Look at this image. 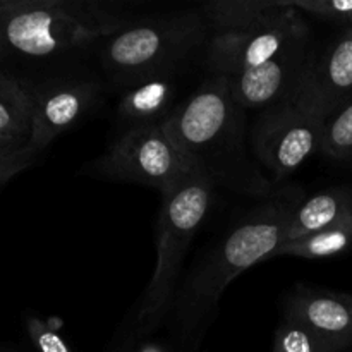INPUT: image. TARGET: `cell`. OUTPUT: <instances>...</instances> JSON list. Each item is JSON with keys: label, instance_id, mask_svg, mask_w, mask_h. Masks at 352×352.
Instances as JSON below:
<instances>
[{"label": "cell", "instance_id": "6", "mask_svg": "<svg viewBox=\"0 0 352 352\" xmlns=\"http://www.w3.org/2000/svg\"><path fill=\"white\" fill-rule=\"evenodd\" d=\"M198 170L164 120L153 126L127 129L105 153L86 165L82 174L103 181L148 186L165 196Z\"/></svg>", "mask_w": 352, "mask_h": 352}, {"label": "cell", "instance_id": "5", "mask_svg": "<svg viewBox=\"0 0 352 352\" xmlns=\"http://www.w3.org/2000/svg\"><path fill=\"white\" fill-rule=\"evenodd\" d=\"M210 24L201 9L165 14L131 23L102 43L105 72L127 88L175 69L205 41Z\"/></svg>", "mask_w": 352, "mask_h": 352}, {"label": "cell", "instance_id": "19", "mask_svg": "<svg viewBox=\"0 0 352 352\" xmlns=\"http://www.w3.org/2000/svg\"><path fill=\"white\" fill-rule=\"evenodd\" d=\"M272 352H323L311 332L296 320L284 316L274 337Z\"/></svg>", "mask_w": 352, "mask_h": 352}, {"label": "cell", "instance_id": "15", "mask_svg": "<svg viewBox=\"0 0 352 352\" xmlns=\"http://www.w3.org/2000/svg\"><path fill=\"white\" fill-rule=\"evenodd\" d=\"M278 0H217L201 7L210 28L219 33H236L270 16Z\"/></svg>", "mask_w": 352, "mask_h": 352}, {"label": "cell", "instance_id": "13", "mask_svg": "<svg viewBox=\"0 0 352 352\" xmlns=\"http://www.w3.org/2000/svg\"><path fill=\"white\" fill-rule=\"evenodd\" d=\"M352 217V195L342 188L327 189L305 199L292 213L284 243L301 241L313 234L337 226Z\"/></svg>", "mask_w": 352, "mask_h": 352}, {"label": "cell", "instance_id": "9", "mask_svg": "<svg viewBox=\"0 0 352 352\" xmlns=\"http://www.w3.org/2000/svg\"><path fill=\"white\" fill-rule=\"evenodd\" d=\"M352 96V26L322 50H308L287 105L327 120Z\"/></svg>", "mask_w": 352, "mask_h": 352}, {"label": "cell", "instance_id": "24", "mask_svg": "<svg viewBox=\"0 0 352 352\" xmlns=\"http://www.w3.org/2000/svg\"><path fill=\"white\" fill-rule=\"evenodd\" d=\"M26 141L16 140V138L6 136V134L0 133V151H7V150H16V148L26 146Z\"/></svg>", "mask_w": 352, "mask_h": 352}, {"label": "cell", "instance_id": "21", "mask_svg": "<svg viewBox=\"0 0 352 352\" xmlns=\"http://www.w3.org/2000/svg\"><path fill=\"white\" fill-rule=\"evenodd\" d=\"M38 153L30 150V146H21L16 150L0 151V186L9 182L14 175L26 170L34 164Z\"/></svg>", "mask_w": 352, "mask_h": 352}, {"label": "cell", "instance_id": "12", "mask_svg": "<svg viewBox=\"0 0 352 352\" xmlns=\"http://www.w3.org/2000/svg\"><path fill=\"white\" fill-rule=\"evenodd\" d=\"M285 316L305 325L323 352H340L352 344V296L325 289L299 287L285 306Z\"/></svg>", "mask_w": 352, "mask_h": 352}, {"label": "cell", "instance_id": "20", "mask_svg": "<svg viewBox=\"0 0 352 352\" xmlns=\"http://www.w3.org/2000/svg\"><path fill=\"white\" fill-rule=\"evenodd\" d=\"M26 332L36 352H72L52 322H43L33 315L26 316Z\"/></svg>", "mask_w": 352, "mask_h": 352}, {"label": "cell", "instance_id": "7", "mask_svg": "<svg viewBox=\"0 0 352 352\" xmlns=\"http://www.w3.org/2000/svg\"><path fill=\"white\" fill-rule=\"evenodd\" d=\"M305 38H308V26L301 12L287 0H278L277 9L254 26L213 34L206 48V65L215 76L239 74L260 67Z\"/></svg>", "mask_w": 352, "mask_h": 352}, {"label": "cell", "instance_id": "1", "mask_svg": "<svg viewBox=\"0 0 352 352\" xmlns=\"http://www.w3.org/2000/svg\"><path fill=\"white\" fill-rule=\"evenodd\" d=\"M302 201L305 192L298 186L275 189L203 251L179 284L165 322L170 352H199L223 292L248 268L270 260Z\"/></svg>", "mask_w": 352, "mask_h": 352}, {"label": "cell", "instance_id": "18", "mask_svg": "<svg viewBox=\"0 0 352 352\" xmlns=\"http://www.w3.org/2000/svg\"><path fill=\"white\" fill-rule=\"evenodd\" d=\"M320 151L339 160L352 157V96L325 120Z\"/></svg>", "mask_w": 352, "mask_h": 352}, {"label": "cell", "instance_id": "22", "mask_svg": "<svg viewBox=\"0 0 352 352\" xmlns=\"http://www.w3.org/2000/svg\"><path fill=\"white\" fill-rule=\"evenodd\" d=\"M136 339H138L136 330H134V332H131V333H124L122 337H119V339L113 340L112 346L107 349V352H131V351H133Z\"/></svg>", "mask_w": 352, "mask_h": 352}, {"label": "cell", "instance_id": "16", "mask_svg": "<svg viewBox=\"0 0 352 352\" xmlns=\"http://www.w3.org/2000/svg\"><path fill=\"white\" fill-rule=\"evenodd\" d=\"M352 248V217L342 220L337 226L329 227L325 230L313 234L301 241H292V243H282L275 250L274 256H299L305 260H323V258H332L340 253H346Z\"/></svg>", "mask_w": 352, "mask_h": 352}, {"label": "cell", "instance_id": "10", "mask_svg": "<svg viewBox=\"0 0 352 352\" xmlns=\"http://www.w3.org/2000/svg\"><path fill=\"white\" fill-rule=\"evenodd\" d=\"M100 95V88L89 79H65L47 82L30 91L33 117L28 146L40 155L52 141L79 122Z\"/></svg>", "mask_w": 352, "mask_h": 352}, {"label": "cell", "instance_id": "11", "mask_svg": "<svg viewBox=\"0 0 352 352\" xmlns=\"http://www.w3.org/2000/svg\"><path fill=\"white\" fill-rule=\"evenodd\" d=\"M308 50V38H305L260 67L227 76V86L234 102L244 110L287 103Z\"/></svg>", "mask_w": 352, "mask_h": 352}, {"label": "cell", "instance_id": "8", "mask_svg": "<svg viewBox=\"0 0 352 352\" xmlns=\"http://www.w3.org/2000/svg\"><path fill=\"white\" fill-rule=\"evenodd\" d=\"M325 120L282 103L270 107L253 129L254 157L282 181L322 150Z\"/></svg>", "mask_w": 352, "mask_h": 352}, {"label": "cell", "instance_id": "3", "mask_svg": "<svg viewBox=\"0 0 352 352\" xmlns=\"http://www.w3.org/2000/svg\"><path fill=\"white\" fill-rule=\"evenodd\" d=\"M129 24L95 0H0V55H64L105 40Z\"/></svg>", "mask_w": 352, "mask_h": 352}, {"label": "cell", "instance_id": "4", "mask_svg": "<svg viewBox=\"0 0 352 352\" xmlns=\"http://www.w3.org/2000/svg\"><path fill=\"white\" fill-rule=\"evenodd\" d=\"M215 182L203 170L162 196L157 219V260L153 275L136 309V333L146 337L165 325L179 287L182 263L192 239L208 217Z\"/></svg>", "mask_w": 352, "mask_h": 352}, {"label": "cell", "instance_id": "2", "mask_svg": "<svg viewBox=\"0 0 352 352\" xmlns=\"http://www.w3.org/2000/svg\"><path fill=\"white\" fill-rule=\"evenodd\" d=\"M165 126L215 186L265 199L275 186L251 160L244 143L246 113L229 93L226 76H213L170 112Z\"/></svg>", "mask_w": 352, "mask_h": 352}, {"label": "cell", "instance_id": "17", "mask_svg": "<svg viewBox=\"0 0 352 352\" xmlns=\"http://www.w3.org/2000/svg\"><path fill=\"white\" fill-rule=\"evenodd\" d=\"M31 117L33 105L30 91L16 79L0 72V133L28 143Z\"/></svg>", "mask_w": 352, "mask_h": 352}, {"label": "cell", "instance_id": "14", "mask_svg": "<svg viewBox=\"0 0 352 352\" xmlns=\"http://www.w3.org/2000/svg\"><path fill=\"white\" fill-rule=\"evenodd\" d=\"M174 95V76L151 78L124 93L117 113L124 122L129 124V129L160 124L170 116Z\"/></svg>", "mask_w": 352, "mask_h": 352}, {"label": "cell", "instance_id": "23", "mask_svg": "<svg viewBox=\"0 0 352 352\" xmlns=\"http://www.w3.org/2000/svg\"><path fill=\"white\" fill-rule=\"evenodd\" d=\"M131 352H170V347H168L167 342H158V340H151V339L143 340V342H138L136 339L133 351Z\"/></svg>", "mask_w": 352, "mask_h": 352}, {"label": "cell", "instance_id": "25", "mask_svg": "<svg viewBox=\"0 0 352 352\" xmlns=\"http://www.w3.org/2000/svg\"><path fill=\"white\" fill-rule=\"evenodd\" d=\"M0 352H17V351H3V349H0Z\"/></svg>", "mask_w": 352, "mask_h": 352}]
</instances>
